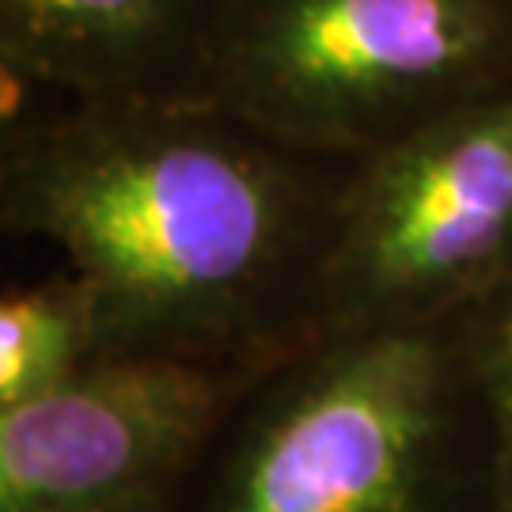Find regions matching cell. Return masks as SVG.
I'll use <instances>...</instances> for the list:
<instances>
[{
    "label": "cell",
    "instance_id": "6da1fadb",
    "mask_svg": "<svg viewBox=\"0 0 512 512\" xmlns=\"http://www.w3.org/2000/svg\"><path fill=\"white\" fill-rule=\"evenodd\" d=\"M16 209L99 293L171 311L251 281L285 198L274 167L217 133L95 122L42 137L16 171Z\"/></svg>",
    "mask_w": 512,
    "mask_h": 512
},
{
    "label": "cell",
    "instance_id": "7a4b0ae2",
    "mask_svg": "<svg viewBox=\"0 0 512 512\" xmlns=\"http://www.w3.org/2000/svg\"><path fill=\"white\" fill-rule=\"evenodd\" d=\"M497 42V0H251L224 65L258 118L323 133L456 88Z\"/></svg>",
    "mask_w": 512,
    "mask_h": 512
},
{
    "label": "cell",
    "instance_id": "3957f363",
    "mask_svg": "<svg viewBox=\"0 0 512 512\" xmlns=\"http://www.w3.org/2000/svg\"><path fill=\"white\" fill-rule=\"evenodd\" d=\"M437 418V353L380 338L304 387L258 437L224 512H403Z\"/></svg>",
    "mask_w": 512,
    "mask_h": 512
},
{
    "label": "cell",
    "instance_id": "277c9868",
    "mask_svg": "<svg viewBox=\"0 0 512 512\" xmlns=\"http://www.w3.org/2000/svg\"><path fill=\"white\" fill-rule=\"evenodd\" d=\"M213 384L183 365L69 376L0 410V512H118L202 433Z\"/></svg>",
    "mask_w": 512,
    "mask_h": 512
},
{
    "label": "cell",
    "instance_id": "5b68a950",
    "mask_svg": "<svg viewBox=\"0 0 512 512\" xmlns=\"http://www.w3.org/2000/svg\"><path fill=\"white\" fill-rule=\"evenodd\" d=\"M353 255L380 289H429L478 270L512 239V99L418 129L372 171Z\"/></svg>",
    "mask_w": 512,
    "mask_h": 512
},
{
    "label": "cell",
    "instance_id": "8992f818",
    "mask_svg": "<svg viewBox=\"0 0 512 512\" xmlns=\"http://www.w3.org/2000/svg\"><path fill=\"white\" fill-rule=\"evenodd\" d=\"M186 0H0L4 57L19 69L99 76L175 27Z\"/></svg>",
    "mask_w": 512,
    "mask_h": 512
},
{
    "label": "cell",
    "instance_id": "52a82bcc",
    "mask_svg": "<svg viewBox=\"0 0 512 512\" xmlns=\"http://www.w3.org/2000/svg\"><path fill=\"white\" fill-rule=\"evenodd\" d=\"M80 323L69 300L8 296L0 308V410L35 399L73 376Z\"/></svg>",
    "mask_w": 512,
    "mask_h": 512
},
{
    "label": "cell",
    "instance_id": "ba28073f",
    "mask_svg": "<svg viewBox=\"0 0 512 512\" xmlns=\"http://www.w3.org/2000/svg\"><path fill=\"white\" fill-rule=\"evenodd\" d=\"M501 376H505V391H509L512 403V315L505 323V334H501Z\"/></svg>",
    "mask_w": 512,
    "mask_h": 512
}]
</instances>
